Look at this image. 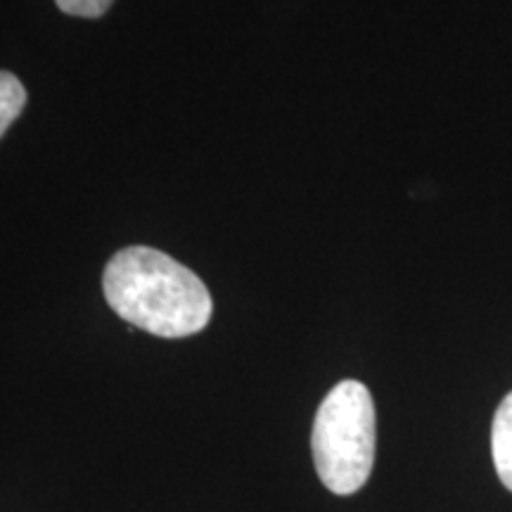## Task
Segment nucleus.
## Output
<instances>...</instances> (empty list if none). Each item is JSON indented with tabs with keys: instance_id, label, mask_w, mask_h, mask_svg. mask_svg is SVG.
I'll return each instance as SVG.
<instances>
[{
	"instance_id": "nucleus-4",
	"label": "nucleus",
	"mask_w": 512,
	"mask_h": 512,
	"mask_svg": "<svg viewBox=\"0 0 512 512\" xmlns=\"http://www.w3.org/2000/svg\"><path fill=\"white\" fill-rule=\"evenodd\" d=\"M27 105V91L15 74L0 72V138Z\"/></svg>"
},
{
	"instance_id": "nucleus-3",
	"label": "nucleus",
	"mask_w": 512,
	"mask_h": 512,
	"mask_svg": "<svg viewBox=\"0 0 512 512\" xmlns=\"http://www.w3.org/2000/svg\"><path fill=\"white\" fill-rule=\"evenodd\" d=\"M491 456L503 486L512 491V392L505 396L491 425Z\"/></svg>"
},
{
	"instance_id": "nucleus-2",
	"label": "nucleus",
	"mask_w": 512,
	"mask_h": 512,
	"mask_svg": "<svg viewBox=\"0 0 512 512\" xmlns=\"http://www.w3.org/2000/svg\"><path fill=\"white\" fill-rule=\"evenodd\" d=\"M375 425V403L363 382H339L320 403L311 451L320 482L332 494L351 496L368 482L375 463Z\"/></svg>"
},
{
	"instance_id": "nucleus-5",
	"label": "nucleus",
	"mask_w": 512,
	"mask_h": 512,
	"mask_svg": "<svg viewBox=\"0 0 512 512\" xmlns=\"http://www.w3.org/2000/svg\"><path fill=\"white\" fill-rule=\"evenodd\" d=\"M55 3L64 15L98 19L112 8L114 0H55Z\"/></svg>"
},
{
	"instance_id": "nucleus-1",
	"label": "nucleus",
	"mask_w": 512,
	"mask_h": 512,
	"mask_svg": "<svg viewBox=\"0 0 512 512\" xmlns=\"http://www.w3.org/2000/svg\"><path fill=\"white\" fill-rule=\"evenodd\" d=\"M102 290L119 318L164 339L197 335L214 311L202 278L152 247H126L114 254Z\"/></svg>"
}]
</instances>
